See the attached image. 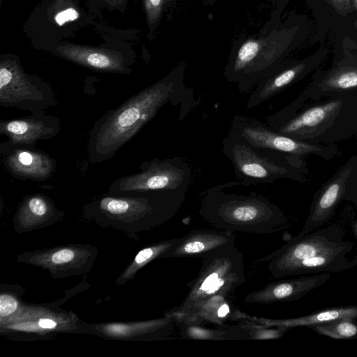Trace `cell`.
I'll return each instance as SVG.
<instances>
[{
	"label": "cell",
	"instance_id": "11",
	"mask_svg": "<svg viewBox=\"0 0 357 357\" xmlns=\"http://www.w3.org/2000/svg\"><path fill=\"white\" fill-rule=\"evenodd\" d=\"M357 182V155L350 157L317 191L305 225L298 234L304 236L322 227L334 215L338 204Z\"/></svg>",
	"mask_w": 357,
	"mask_h": 357
},
{
	"label": "cell",
	"instance_id": "30",
	"mask_svg": "<svg viewBox=\"0 0 357 357\" xmlns=\"http://www.w3.org/2000/svg\"><path fill=\"white\" fill-rule=\"evenodd\" d=\"M344 200L352 203L357 208V182L348 190Z\"/></svg>",
	"mask_w": 357,
	"mask_h": 357
},
{
	"label": "cell",
	"instance_id": "25",
	"mask_svg": "<svg viewBox=\"0 0 357 357\" xmlns=\"http://www.w3.org/2000/svg\"><path fill=\"white\" fill-rule=\"evenodd\" d=\"M50 200L45 196L36 194L25 199L21 208V214L31 218H42L52 212V207Z\"/></svg>",
	"mask_w": 357,
	"mask_h": 357
},
{
	"label": "cell",
	"instance_id": "17",
	"mask_svg": "<svg viewBox=\"0 0 357 357\" xmlns=\"http://www.w3.org/2000/svg\"><path fill=\"white\" fill-rule=\"evenodd\" d=\"M307 100L330 97H357V62L337 65L317 77L302 91Z\"/></svg>",
	"mask_w": 357,
	"mask_h": 357
},
{
	"label": "cell",
	"instance_id": "33",
	"mask_svg": "<svg viewBox=\"0 0 357 357\" xmlns=\"http://www.w3.org/2000/svg\"><path fill=\"white\" fill-rule=\"evenodd\" d=\"M352 227H353V229H354V231L357 237V220H355L353 223H352Z\"/></svg>",
	"mask_w": 357,
	"mask_h": 357
},
{
	"label": "cell",
	"instance_id": "24",
	"mask_svg": "<svg viewBox=\"0 0 357 357\" xmlns=\"http://www.w3.org/2000/svg\"><path fill=\"white\" fill-rule=\"evenodd\" d=\"M238 324L245 331L248 340L279 339L290 329L281 326H268L247 319L239 321Z\"/></svg>",
	"mask_w": 357,
	"mask_h": 357
},
{
	"label": "cell",
	"instance_id": "32",
	"mask_svg": "<svg viewBox=\"0 0 357 357\" xmlns=\"http://www.w3.org/2000/svg\"><path fill=\"white\" fill-rule=\"evenodd\" d=\"M38 325L43 328H54L56 326V322L50 319H40Z\"/></svg>",
	"mask_w": 357,
	"mask_h": 357
},
{
	"label": "cell",
	"instance_id": "22",
	"mask_svg": "<svg viewBox=\"0 0 357 357\" xmlns=\"http://www.w3.org/2000/svg\"><path fill=\"white\" fill-rule=\"evenodd\" d=\"M182 338L202 340H248L245 331L238 324L218 326L217 328H208L197 324H188L174 321Z\"/></svg>",
	"mask_w": 357,
	"mask_h": 357
},
{
	"label": "cell",
	"instance_id": "3",
	"mask_svg": "<svg viewBox=\"0 0 357 357\" xmlns=\"http://www.w3.org/2000/svg\"><path fill=\"white\" fill-rule=\"evenodd\" d=\"M225 185L204 193L199 213L210 225L231 231L271 234L286 228L289 221L283 211L266 197L225 193Z\"/></svg>",
	"mask_w": 357,
	"mask_h": 357
},
{
	"label": "cell",
	"instance_id": "6",
	"mask_svg": "<svg viewBox=\"0 0 357 357\" xmlns=\"http://www.w3.org/2000/svg\"><path fill=\"white\" fill-rule=\"evenodd\" d=\"M202 264L197 278L188 284L190 289L183 302L165 313L172 316L180 313L195 303L213 295L229 296L245 282L244 257L230 244L202 256Z\"/></svg>",
	"mask_w": 357,
	"mask_h": 357
},
{
	"label": "cell",
	"instance_id": "31",
	"mask_svg": "<svg viewBox=\"0 0 357 357\" xmlns=\"http://www.w3.org/2000/svg\"><path fill=\"white\" fill-rule=\"evenodd\" d=\"M339 10H346L350 8L351 0H329Z\"/></svg>",
	"mask_w": 357,
	"mask_h": 357
},
{
	"label": "cell",
	"instance_id": "21",
	"mask_svg": "<svg viewBox=\"0 0 357 357\" xmlns=\"http://www.w3.org/2000/svg\"><path fill=\"white\" fill-rule=\"evenodd\" d=\"M357 319V305L340 306L324 309L312 314L288 319H268L245 314V319L268 326L292 328L300 326L312 327L342 319Z\"/></svg>",
	"mask_w": 357,
	"mask_h": 357
},
{
	"label": "cell",
	"instance_id": "23",
	"mask_svg": "<svg viewBox=\"0 0 357 357\" xmlns=\"http://www.w3.org/2000/svg\"><path fill=\"white\" fill-rule=\"evenodd\" d=\"M357 319H342L330 323L315 325L310 328L317 333L335 340L357 338Z\"/></svg>",
	"mask_w": 357,
	"mask_h": 357
},
{
	"label": "cell",
	"instance_id": "12",
	"mask_svg": "<svg viewBox=\"0 0 357 357\" xmlns=\"http://www.w3.org/2000/svg\"><path fill=\"white\" fill-rule=\"evenodd\" d=\"M47 51L93 70L121 75L130 74L135 62L134 54L128 48L91 47L62 41Z\"/></svg>",
	"mask_w": 357,
	"mask_h": 357
},
{
	"label": "cell",
	"instance_id": "14",
	"mask_svg": "<svg viewBox=\"0 0 357 357\" xmlns=\"http://www.w3.org/2000/svg\"><path fill=\"white\" fill-rule=\"evenodd\" d=\"M61 120L45 112L10 120H1L0 134L6 136L13 145L33 149L39 140L56 137L61 131Z\"/></svg>",
	"mask_w": 357,
	"mask_h": 357
},
{
	"label": "cell",
	"instance_id": "28",
	"mask_svg": "<svg viewBox=\"0 0 357 357\" xmlns=\"http://www.w3.org/2000/svg\"><path fill=\"white\" fill-rule=\"evenodd\" d=\"M17 307V301L11 296L1 295L0 297V315L1 317L8 316Z\"/></svg>",
	"mask_w": 357,
	"mask_h": 357
},
{
	"label": "cell",
	"instance_id": "18",
	"mask_svg": "<svg viewBox=\"0 0 357 357\" xmlns=\"http://www.w3.org/2000/svg\"><path fill=\"white\" fill-rule=\"evenodd\" d=\"M355 246L298 261L280 271L275 278L301 274L340 273L349 270L357 265V254L351 256Z\"/></svg>",
	"mask_w": 357,
	"mask_h": 357
},
{
	"label": "cell",
	"instance_id": "13",
	"mask_svg": "<svg viewBox=\"0 0 357 357\" xmlns=\"http://www.w3.org/2000/svg\"><path fill=\"white\" fill-rule=\"evenodd\" d=\"M6 169L15 178L42 182L50 178L56 169V161L48 154L31 148L15 146L8 141L1 144Z\"/></svg>",
	"mask_w": 357,
	"mask_h": 357
},
{
	"label": "cell",
	"instance_id": "4",
	"mask_svg": "<svg viewBox=\"0 0 357 357\" xmlns=\"http://www.w3.org/2000/svg\"><path fill=\"white\" fill-rule=\"evenodd\" d=\"M222 151L241 185L272 183L280 178L308 180L305 158L255 147L230 135L223 139Z\"/></svg>",
	"mask_w": 357,
	"mask_h": 357
},
{
	"label": "cell",
	"instance_id": "29",
	"mask_svg": "<svg viewBox=\"0 0 357 357\" xmlns=\"http://www.w3.org/2000/svg\"><path fill=\"white\" fill-rule=\"evenodd\" d=\"M75 256L73 251L68 249H63L54 252L51 257L54 264H59L71 261Z\"/></svg>",
	"mask_w": 357,
	"mask_h": 357
},
{
	"label": "cell",
	"instance_id": "1",
	"mask_svg": "<svg viewBox=\"0 0 357 357\" xmlns=\"http://www.w3.org/2000/svg\"><path fill=\"white\" fill-rule=\"evenodd\" d=\"M168 102L181 105L186 114L192 106V91L184 86L181 70L172 71L98 119L89 133V160L111 159Z\"/></svg>",
	"mask_w": 357,
	"mask_h": 357
},
{
	"label": "cell",
	"instance_id": "20",
	"mask_svg": "<svg viewBox=\"0 0 357 357\" xmlns=\"http://www.w3.org/2000/svg\"><path fill=\"white\" fill-rule=\"evenodd\" d=\"M313 68L311 63L302 61L273 70L262 79L249 96L246 109L255 107L301 80Z\"/></svg>",
	"mask_w": 357,
	"mask_h": 357
},
{
	"label": "cell",
	"instance_id": "5",
	"mask_svg": "<svg viewBox=\"0 0 357 357\" xmlns=\"http://www.w3.org/2000/svg\"><path fill=\"white\" fill-rule=\"evenodd\" d=\"M98 11L93 2L84 6L81 0H43L24 22L23 30L36 49L47 51L93 24Z\"/></svg>",
	"mask_w": 357,
	"mask_h": 357
},
{
	"label": "cell",
	"instance_id": "8",
	"mask_svg": "<svg viewBox=\"0 0 357 357\" xmlns=\"http://www.w3.org/2000/svg\"><path fill=\"white\" fill-rule=\"evenodd\" d=\"M229 135L261 149L305 158L314 155L332 160L342 154L336 144H319L299 140L280 133L259 121L236 116Z\"/></svg>",
	"mask_w": 357,
	"mask_h": 357
},
{
	"label": "cell",
	"instance_id": "15",
	"mask_svg": "<svg viewBox=\"0 0 357 357\" xmlns=\"http://www.w3.org/2000/svg\"><path fill=\"white\" fill-rule=\"evenodd\" d=\"M330 273H320L272 282L248 294L245 302L270 304L297 301L308 292L322 286L330 278Z\"/></svg>",
	"mask_w": 357,
	"mask_h": 357
},
{
	"label": "cell",
	"instance_id": "19",
	"mask_svg": "<svg viewBox=\"0 0 357 357\" xmlns=\"http://www.w3.org/2000/svg\"><path fill=\"white\" fill-rule=\"evenodd\" d=\"M235 238L236 235L231 231L194 229L180 238L177 244L160 257L176 258L202 257L222 246L234 244Z\"/></svg>",
	"mask_w": 357,
	"mask_h": 357
},
{
	"label": "cell",
	"instance_id": "2",
	"mask_svg": "<svg viewBox=\"0 0 357 357\" xmlns=\"http://www.w3.org/2000/svg\"><path fill=\"white\" fill-rule=\"evenodd\" d=\"M307 104L300 95L266 117L268 126L293 138L312 144H336L357 138V97L326 98Z\"/></svg>",
	"mask_w": 357,
	"mask_h": 357
},
{
	"label": "cell",
	"instance_id": "27",
	"mask_svg": "<svg viewBox=\"0 0 357 357\" xmlns=\"http://www.w3.org/2000/svg\"><path fill=\"white\" fill-rule=\"evenodd\" d=\"M96 7L100 10L101 8L109 11H125L130 0H91Z\"/></svg>",
	"mask_w": 357,
	"mask_h": 357
},
{
	"label": "cell",
	"instance_id": "9",
	"mask_svg": "<svg viewBox=\"0 0 357 357\" xmlns=\"http://www.w3.org/2000/svg\"><path fill=\"white\" fill-rule=\"evenodd\" d=\"M136 174L115 180L109 192L116 195L134 191L188 190L192 169L181 157L154 158L141 164Z\"/></svg>",
	"mask_w": 357,
	"mask_h": 357
},
{
	"label": "cell",
	"instance_id": "26",
	"mask_svg": "<svg viewBox=\"0 0 357 357\" xmlns=\"http://www.w3.org/2000/svg\"><path fill=\"white\" fill-rule=\"evenodd\" d=\"M144 3L147 23L153 30L161 16L163 0H144Z\"/></svg>",
	"mask_w": 357,
	"mask_h": 357
},
{
	"label": "cell",
	"instance_id": "7",
	"mask_svg": "<svg viewBox=\"0 0 357 357\" xmlns=\"http://www.w3.org/2000/svg\"><path fill=\"white\" fill-rule=\"evenodd\" d=\"M56 94L40 77L26 73L19 57L12 54L0 56V105L32 113L55 106Z\"/></svg>",
	"mask_w": 357,
	"mask_h": 357
},
{
	"label": "cell",
	"instance_id": "10",
	"mask_svg": "<svg viewBox=\"0 0 357 357\" xmlns=\"http://www.w3.org/2000/svg\"><path fill=\"white\" fill-rule=\"evenodd\" d=\"M344 236L343 228L338 225L321 227L304 236H294L280 249L255 262L267 263L268 271L275 278L280 271L298 261L355 245L344 241Z\"/></svg>",
	"mask_w": 357,
	"mask_h": 357
},
{
	"label": "cell",
	"instance_id": "34",
	"mask_svg": "<svg viewBox=\"0 0 357 357\" xmlns=\"http://www.w3.org/2000/svg\"><path fill=\"white\" fill-rule=\"evenodd\" d=\"M354 4L356 6V8L357 9V0H354Z\"/></svg>",
	"mask_w": 357,
	"mask_h": 357
},
{
	"label": "cell",
	"instance_id": "16",
	"mask_svg": "<svg viewBox=\"0 0 357 357\" xmlns=\"http://www.w3.org/2000/svg\"><path fill=\"white\" fill-rule=\"evenodd\" d=\"M245 314L234 305L229 296L216 294L195 303L171 317L188 324L201 325L208 322L222 326L227 321L244 320Z\"/></svg>",
	"mask_w": 357,
	"mask_h": 357
}]
</instances>
